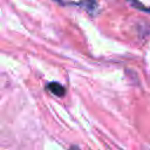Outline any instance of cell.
<instances>
[{
  "mask_svg": "<svg viewBox=\"0 0 150 150\" xmlns=\"http://www.w3.org/2000/svg\"><path fill=\"white\" fill-rule=\"evenodd\" d=\"M46 89L49 90L52 94L59 96V97H62V96H64V94H66V88H64L62 84L57 83V82H49V83L46 86Z\"/></svg>",
  "mask_w": 150,
  "mask_h": 150,
  "instance_id": "cell-2",
  "label": "cell"
},
{
  "mask_svg": "<svg viewBox=\"0 0 150 150\" xmlns=\"http://www.w3.org/2000/svg\"><path fill=\"white\" fill-rule=\"evenodd\" d=\"M63 6H80L86 8V11L94 13L97 9L96 0H55Z\"/></svg>",
  "mask_w": 150,
  "mask_h": 150,
  "instance_id": "cell-1",
  "label": "cell"
},
{
  "mask_svg": "<svg viewBox=\"0 0 150 150\" xmlns=\"http://www.w3.org/2000/svg\"><path fill=\"white\" fill-rule=\"evenodd\" d=\"M128 1H129V2H130L132 6H135V7H138V8H142V11H148V9H146V8H145V7H144L142 4H139L137 0H128Z\"/></svg>",
  "mask_w": 150,
  "mask_h": 150,
  "instance_id": "cell-3",
  "label": "cell"
},
{
  "mask_svg": "<svg viewBox=\"0 0 150 150\" xmlns=\"http://www.w3.org/2000/svg\"><path fill=\"white\" fill-rule=\"evenodd\" d=\"M69 150H79V149H77V146H75V145H73V146H71V148H70Z\"/></svg>",
  "mask_w": 150,
  "mask_h": 150,
  "instance_id": "cell-4",
  "label": "cell"
}]
</instances>
